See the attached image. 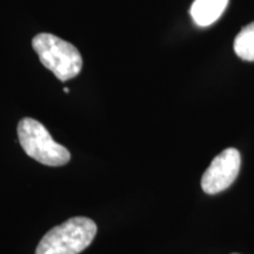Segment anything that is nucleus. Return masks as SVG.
I'll return each instance as SVG.
<instances>
[{"instance_id": "nucleus-1", "label": "nucleus", "mask_w": 254, "mask_h": 254, "mask_svg": "<svg viewBox=\"0 0 254 254\" xmlns=\"http://www.w3.org/2000/svg\"><path fill=\"white\" fill-rule=\"evenodd\" d=\"M97 234L91 219L75 217L47 232L37 247L36 254H79L87 249Z\"/></svg>"}, {"instance_id": "nucleus-2", "label": "nucleus", "mask_w": 254, "mask_h": 254, "mask_svg": "<svg viewBox=\"0 0 254 254\" xmlns=\"http://www.w3.org/2000/svg\"><path fill=\"white\" fill-rule=\"evenodd\" d=\"M32 46L41 64L53 72L59 80L75 78L82 69V58L77 47L51 33H39L32 40Z\"/></svg>"}, {"instance_id": "nucleus-3", "label": "nucleus", "mask_w": 254, "mask_h": 254, "mask_svg": "<svg viewBox=\"0 0 254 254\" xmlns=\"http://www.w3.org/2000/svg\"><path fill=\"white\" fill-rule=\"evenodd\" d=\"M18 138L25 153L46 166H63L71 159L67 148L53 140L46 127L38 120L21 119L18 125Z\"/></svg>"}, {"instance_id": "nucleus-4", "label": "nucleus", "mask_w": 254, "mask_h": 254, "mask_svg": "<svg viewBox=\"0 0 254 254\" xmlns=\"http://www.w3.org/2000/svg\"><path fill=\"white\" fill-rule=\"evenodd\" d=\"M241 165L236 148H226L218 154L201 178V187L207 194H217L228 189L237 179Z\"/></svg>"}, {"instance_id": "nucleus-5", "label": "nucleus", "mask_w": 254, "mask_h": 254, "mask_svg": "<svg viewBox=\"0 0 254 254\" xmlns=\"http://www.w3.org/2000/svg\"><path fill=\"white\" fill-rule=\"evenodd\" d=\"M227 4L228 0H194L190 15L198 26H209L220 18Z\"/></svg>"}, {"instance_id": "nucleus-6", "label": "nucleus", "mask_w": 254, "mask_h": 254, "mask_svg": "<svg viewBox=\"0 0 254 254\" xmlns=\"http://www.w3.org/2000/svg\"><path fill=\"white\" fill-rule=\"evenodd\" d=\"M234 51L243 60L254 62V23H251L240 31L234 40Z\"/></svg>"}, {"instance_id": "nucleus-7", "label": "nucleus", "mask_w": 254, "mask_h": 254, "mask_svg": "<svg viewBox=\"0 0 254 254\" xmlns=\"http://www.w3.org/2000/svg\"><path fill=\"white\" fill-rule=\"evenodd\" d=\"M233 254H237V253H233Z\"/></svg>"}]
</instances>
